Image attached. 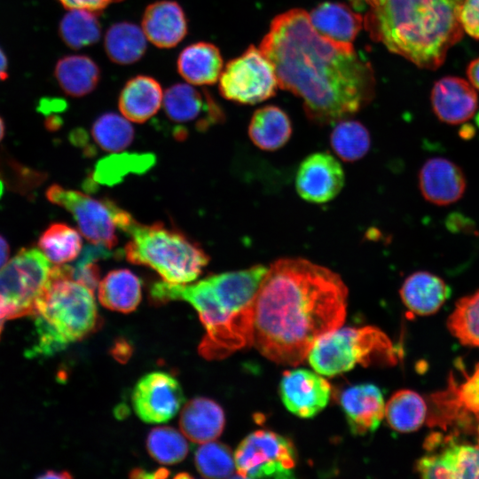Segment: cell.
Here are the masks:
<instances>
[{
  "mask_svg": "<svg viewBox=\"0 0 479 479\" xmlns=\"http://www.w3.org/2000/svg\"><path fill=\"white\" fill-rule=\"evenodd\" d=\"M359 1H365V2H366L367 4H369L372 0H359Z\"/></svg>",
  "mask_w": 479,
  "mask_h": 479,
  "instance_id": "obj_49",
  "label": "cell"
},
{
  "mask_svg": "<svg viewBox=\"0 0 479 479\" xmlns=\"http://www.w3.org/2000/svg\"><path fill=\"white\" fill-rule=\"evenodd\" d=\"M97 14L86 10H69L59 25V34L63 43L73 50H80L98 42L101 25Z\"/></svg>",
  "mask_w": 479,
  "mask_h": 479,
  "instance_id": "obj_31",
  "label": "cell"
},
{
  "mask_svg": "<svg viewBox=\"0 0 479 479\" xmlns=\"http://www.w3.org/2000/svg\"><path fill=\"white\" fill-rule=\"evenodd\" d=\"M67 108V102L59 98H44L41 99L38 110L44 114H50L54 112H60Z\"/></svg>",
  "mask_w": 479,
  "mask_h": 479,
  "instance_id": "obj_42",
  "label": "cell"
},
{
  "mask_svg": "<svg viewBox=\"0 0 479 479\" xmlns=\"http://www.w3.org/2000/svg\"><path fill=\"white\" fill-rule=\"evenodd\" d=\"M341 404L350 431L357 436L375 431L385 416L382 393L371 383L345 389L341 397Z\"/></svg>",
  "mask_w": 479,
  "mask_h": 479,
  "instance_id": "obj_19",
  "label": "cell"
},
{
  "mask_svg": "<svg viewBox=\"0 0 479 479\" xmlns=\"http://www.w3.org/2000/svg\"><path fill=\"white\" fill-rule=\"evenodd\" d=\"M423 397L411 389L395 392L385 404L387 422L396 431L409 433L419 429L427 417Z\"/></svg>",
  "mask_w": 479,
  "mask_h": 479,
  "instance_id": "obj_30",
  "label": "cell"
},
{
  "mask_svg": "<svg viewBox=\"0 0 479 479\" xmlns=\"http://www.w3.org/2000/svg\"><path fill=\"white\" fill-rule=\"evenodd\" d=\"M447 325L462 344L479 348V289L456 302Z\"/></svg>",
  "mask_w": 479,
  "mask_h": 479,
  "instance_id": "obj_35",
  "label": "cell"
},
{
  "mask_svg": "<svg viewBox=\"0 0 479 479\" xmlns=\"http://www.w3.org/2000/svg\"><path fill=\"white\" fill-rule=\"evenodd\" d=\"M451 294L449 286L439 276L420 271L409 275L400 288L406 308L419 316L436 313Z\"/></svg>",
  "mask_w": 479,
  "mask_h": 479,
  "instance_id": "obj_23",
  "label": "cell"
},
{
  "mask_svg": "<svg viewBox=\"0 0 479 479\" xmlns=\"http://www.w3.org/2000/svg\"><path fill=\"white\" fill-rule=\"evenodd\" d=\"M430 99L436 117L447 124H459L469 120L478 107L474 86L455 76L438 80L432 88Z\"/></svg>",
  "mask_w": 479,
  "mask_h": 479,
  "instance_id": "obj_18",
  "label": "cell"
},
{
  "mask_svg": "<svg viewBox=\"0 0 479 479\" xmlns=\"http://www.w3.org/2000/svg\"><path fill=\"white\" fill-rule=\"evenodd\" d=\"M467 75L470 83L479 90V57L469 63Z\"/></svg>",
  "mask_w": 479,
  "mask_h": 479,
  "instance_id": "obj_43",
  "label": "cell"
},
{
  "mask_svg": "<svg viewBox=\"0 0 479 479\" xmlns=\"http://www.w3.org/2000/svg\"><path fill=\"white\" fill-rule=\"evenodd\" d=\"M51 262L36 248H22L0 269V337L11 319L34 316L51 278Z\"/></svg>",
  "mask_w": 479,
  "mask_h": 479,
  "instance_id": "obj_8",
  "label": "cell"
},
{
  "mask_svg": "<svg viewBox=\"0 0 479 479\" xmlns=\"http://www.w3.org/2000/svg\"><path fill=\"white\" fill-rule=\"evenodd\" d=\"M38 247L52 263L60 265L75 260L82 250V238L67 224H51L40 236Z\"/></svg>",
  "mask_w": 479,
  "mask_h": 479,
  "instance_id": "obj_32",
  "label": "cell"
},
{
  "mask_svg": "<svg viewBox=\"0 0 479 479\" xmlns=\"http://www.w3.org/2000/svg\"><path fill=\"white\" fill-rule=\"evenodd\" d=\"M475 133V130L473 129V127L471 126H464L461 130H460V135L462 137L464 138H470L473 137Z\"/></svg>",
  "mask_w": 479,
  "mask_h": 479,
  "instance_id": "obj_47",
  "label": "cell"
},
{
  "mask_svg": "<svg viewBox=\"0 0 479 479\" xmlns=\"http://www.w3.org/2000/svg\"><path fill=\"white\" fill-rule=\"evenodd\" d=\"M104 49L109 59L118 65H130L140 60L147 49V38L142 27L121 21L108 27Z\"/></svg>",
  "mask_w": 479,
  "mask_h": 479,
  "instance_id": "obj_29",
  "label": "cell"
},
{
  "mask_svg": "<svg viewBox=\"0 0 479 479\" xmlns=\"http://www.w3.org/2000/svg\"><path fill=\"white\" fill-rule=\"evenodd\" d=\"M163 90L159 82L152 76L137 75L129 79L118 98V107L129 121L143 123L161 108Z\"/></svg>",
  "mask_w": 479,
  "mask_h": 479,
  "instance_id": "obj_22",
  "label": "cell"
},
{
  "mask_svg": "<svg viewBox=\"0 0 479 479\" xmlns=\"http://www.w3.org/2000/svg\"><path fill=\"white\" fill-rule=\"evenodd\" d=\"M34 316L36 350L43 354L59 351L95 328L98 310L93 291L71 278L69 265L53 266Z\"/></svg>",
  "mask_w": 479,
  "mask_h": 479,
  "instance_id": "obj_5",
  "label": "cell"
},
{
  "mask_svg": "<svg viewBox=\"0 0 479 479\" xmlns=\"http://www.w3.org/2000/svg\"><path fill=\"white\" fill-rule=\"evenodd\" d=\"M462 0H372L365 26L371 37L421 68L441 66L462 37Z\"/></svg>",
  "mask_w": 479,
  "mask_h": 479,
  "instance_id": "obj_4",
  "label": "cell"
},
{
  "mask_svg": "<svg viewBox=\"0 0 479 479\" xmlns=\"http://www.w3.org/2000/svg\"><path fill=\"white\" fill-rule=\"evenodd\" d=\"M259 49L271 63L279 87L300 97L307 116L318 124L347 118L373 98L369 62L320 35L304 10L275 17Z\"/></svg>",
  "mask_w": 479,
  "mask_h": 479,
  "instance_id": "obj_1",
  "label": "cell"
},
{
  "mask_svg": "<svg viewBox=\"0 0 479 479\" xmlns=\"http://www.w3.org/2000/svg\"><path fill=\"white\" fill-rule=\"evenodd\" d=\"M268 268H250L209 276L193 284L157 282L155 302L185 301L198 312L206 334L199 346L206 359H223L253 345L255 300Z\"/></svg>",
  "mask_w": 479,
  "mask_h": 479,
  "instance_id": "obj_3",
  "label": "cell"
},
{
  "mask_svg": "<svg viewBox=\"0 0 479 479\" xmlns=\"http://www.w3.org/2000/svg\"><path fill=\"white\" fill-rule=\"evenodd\" d=\"M71 278L94 292L99 284V270L96 261L80 256L75 266H70Z\"/></svg>",
  "mask_w": 479,
  "mask_h": 479,
  "instance_id": "obj_39",
  "label": "cell"
},
{
  "mask_svg": "<svg viewBox=\"0 0 479 479\" xmlns=\"http://www.w3.org/2000/svg\"><path fill=\"white\" fill-rule=\"evenodd\" d=\"M185 397L179 382L164 372L144 375L132 392L135 412L145 422L161 423L173 418Z\"/></svg>",
  "mask_w": 479,
  "mask_h": 479,
  "instance_id": "obj_12",
  "label": "cell"
},
{
  "mask_svg": "<svg viewBox=\"0 0 479 479\" xmlns=\"http://www.w3.org/2000/svg\"><path fill=\"white\" fill-rule=\"evenodd\" d=\"M10 247L6 240L0 235V269L10 260Z\"/></svg>",
  "mask_w": 479,
  "mask_h": 479,
  "instance_id": "obj_44",
  "label": "cell"
},
{
  "mask_svg": "<svg viewBox=\"0 0 479 479\" xmlns=\"http://www.w3.org/2000/svg\"><path fill=\"white\" fill-rule=\"evenodd\" d=\"M224 422V412L217 403L206 397H195L182 410L179 425L190 441L204 444L221 435Z\"/></svg>",
  "mask_w": 479,
  "mask_h": 479,
  "instance_id": "obj_25",
  "label": "cell"
},
{
  "mask_svg": "<svg viewBox=\"0 0 479 479\" xmlns=\"http://www.w3.org/2000/svg\"><path fill=\"white\" fill-rule=\"evenodd\" d=\"M418 183L423 198L437 206L458 201L467 188L466 177L460 167L443 157L430 158L423 163Z\"/></svg>",
  "mask_w": 479,
  "mask_h": 479,
  "instance_id": "obj_16",
  "label": "cell"
},
{
  "mask_svg": "<svg viewBox=\"0 0 479 479\" xmlns=\"http://www.w3.org/2000/svg\"><path fill=\"white\" fill-rule=\"evenodd\" d=\"M237 475L243 478L294 477L296 452L286 437L270 431L247 435L234 452Z\"/></svg>",
  "mask_w": 479,
  "mask_h": 479,
  "instance_id": "obj_9",
  "label": "cell"
},
{
  "mask_svg": "<svg viewBox=\"0 0 479 479\" xmlns=\"http://www.w3.org/2000/svg\"><path fill=\"white\" fill-rule=\"evenodd\" d=\"M1 187H2V186H1V184H0V193H1V190H2Z\"/></svg>",
  "mask_w": 479,
  "mask_h": 479,
  "instance_id": "obj_50",
  "label": "cell"
},
{
  "mask_svg": "<svg viewBox=\"0 0 479 479\" xmlns=\"http://www.w3.org/2000/svg\"><path fill=\"white\" fill-rule=\"evenodd\" d=\"M459 19L462 29L475 39H479V0H462Z\"/></svg>",
  "mask_w": 479,
  "mask_h": 479,
  "instance_id": "obj_40",
  "label": "cell"
},
{
  "mask_svg": "<svg viewBox=\"0 0 479 479\" xmlns=\"http://www.w3.org/2000/svg\"><path fill=\"white\" fill-rule=\"evenodd\" d=\"M162 106L170 121L178 124L195 122L199 131L208 130L224 117L209 93L204 90L202 94L188 82L169 87L163 94Z\"/></svg>",
  "mask_w": 479,
  "mask_h": 479,
  "instance_id": "obj_14",
  "label": "cell"
},
{
  "mask_svg": "<svg viewBox=\"0 0 479 479\" xmlns=\"http://www.w3.org/2000/svg\"><path fill=\"white\" fill-rule=\"evenodd\" d=\"M146 448L149 454L158 462L171 465L183 460L189 447L184 436L169 427L153 428L147 436Z\"/></svg>",
  "mask_w": 479,
  "mask_h": 479,
  "instance_id": "obj_38",
  "label": "cell"
},
{
  "mask_svg": "<svg viewBox=\"0 0 479 479\" xmlns=\"http://www.w3.org/2000/svg\"><path fill=\"white\" fill-rule=\"evenodd\" d=\"M218 82L224 98L244 105L271 98L279 87L271 63L253 45L225 65Z\"/></svg>",
  "mask_w": 479,
  "mask_h": 479,
  "instance_id": "obj_10",
  "label": "cell"
},
{
  "mask_svg": "<svg viewBox=\"0 0 479 479\" xmlns=\"http://www.w3.org/2000/svg\"><path fill=\"white\" fill-rule=\"evenodd\" d=\"M335 153L345 161H355L368 152L371 138L367 129L359 122L349 119L339 121L330 136Z\"/></svg>",
  "mask_w": 479,
  "mask_h": 479,
  "instance_id": "obj_33",
  "label": "cell"
},
{
  "mask_svg": "<svg viewBox=\"0 0 479 479\" xmlns=\"http://www.w3.org/2000/svg\"><path fill=\"white\" fill-rule=\"evenodd\" d=\"M120 229L130 237L124 247L126 259L152 268L165 281L192 282L208 263L209 256L198 244L161 223L142 224L130 215Z\"/></svg>",
  "mask_w": 479,
  "mask_h": 479,
  "instance_id": "obj_6",
  "label": "cell"
},
{
  "mask_svg": "<svg viewBox=\"0 0 479 479\" xmlns=\"http://www.w3.org/2000/svg\"><path fill=\"white\" fill-rule=\"evenodd\" d=\"M141 289V280L131 271L114 270L99 282L98 299L109 310L128 313L139 304Z\"/></svg>",
  "mask_w": 479,
  "mask_h": 479,
  "instance_id": "obj_28",
  "label": "cell"
},
{
  "mask_svg": "<svg viewBox=\"0 0 479 479\" xmlns=\"http://www.w3.org/2000/svg\"><path fill=\"white\" fill-rule=\"evenodd\" d=\"M320 374L334 376L376 361L393 362L390 340L374 326L344 327L329 332L316 341L307 357Z\"/></svg>",
  "mask_w": 479,
  "mask_h": 479,
  "instance_id": "obj_7",
  "label": "cell"
},
{
  "mask_svg": "<svg viewBox=\"0 0 479 479\" xmlns=\"http://www.w3.org/2000/svg\"><path fill=\"white\" fill-rule=\"evenodd\" d=\"M415 468L423 478L479 479V445L452 444L440 453L421 457Z\"/></svg>",
  "mask_w": 479,
  "mask_h": 479,
  "instance_id": "obj_20",
  "label": "cell"
},
{
  "mask_svg": "<svg viewBox=\"0 0 479 479\" xmlns=\"http://www.w3.org/2000/svg\"><path fill=\"white\" fill-rule=\"evenodd\" d=\"M279 390L286 408L294 415L306 419L322 411L331 396V386L326 379L302 368L285 372Z\"/></svg>",
  "mask_w": 479,
  "mask_h": 479,
  "instance_id": "obj_15",
  "label": "cell"
},
{
  "mask_svg": "<svg viewBox=\"0 0 479 479\" xmlns=\"http://www.w3.org/2000/svg\"><path fill=\"white\" fill-rule=\"evenodd\" d=\"M344 185V172L332 154L319 152L307 156L300 164L295 188L302 199L312 203L332 200Z\"/></svg>",
  "mask_w": 479,
  "mask_h": 479,
  "instance_id": "obj_13",
  "label": "cell"
},
{
  "mask_svg": "<svg viewBox=\"0 0 479 479\" xmlns=\"http://www.w3.org/2000/svg\"><path fill=\"white\" fill-rule=\"evenodd\" d=\"M8 77V59L4 51L0 47V82Z\"/></svg>",
  "mask_w": 479,
  "mask_h": 479,
  "instance_id": "obj_45",
  "label": "cell"
},
{
  "mask_svg": "<svg viewBox=\"0 0 479 479\" xmlns=\"http://www.w3.org/2000/svg\"><path fill=\"white\" fill-rule=\"evenodd\" d=\"M177 69L180 76L192 85L216 83L224 69L219 49L208 42L189 44L179 53Z\"/></svg>",
  "mask_w": 479,
  "mask_h": 479,
  "instance_id": "obj_24",
  "label": "cell"
},
{
  "mask_svg": "<svg viewBox=\"0 0 479 479\" xmlns=\"http://www.w3.org/2000/svg\"><path fill=\"white\" fill-rule=\"evenodd\" d=\"M91 135L96 144L106 152H119L133 140L134 130L129 120L115 113H105L98 117Z\"/></svg>",
  "mask_w": 479,
  "mask_h": 479,
  "instance_id": "obj_36",
  "label": "cell"
},
{
  "mask_svg": "<svg viewBox=\"0 0 479 479\" xmlns=\"http://www.w3.org/2000/svg\"><path fill=\"white\" fill-rule=\"evenodd\" d=\"M4 121L2 120V118L0 117V141L3 139L4 137Z\"/></svg>",
  "mask_w": 479,
  "mask_h": 479,
  "instance_id": "obj_48",
  "label": "cell"
},
{
  "mask_svg": "<svg viewBox=\"0 0 479 479\" xmlns=\"http://www.w3.org/2000/svg\"><path fill=\"white\" fill-rule=\"evenodd\" d=\"M310 23L323 37L348 51H355L353 42L363 19L349 6L333 2L317 5L309 14Z\"/></svg>",
  "mask_w": 479,
  "mask_h": 479,
  "instance_id": "obj_21",
  "label": "cell"
},
{
  "mask_svg": "<svg viewBox=\"0 0 479 479\" xmlns=\"http://www.w3.org/2000/svg\"><path fill=\"white\" fill-rule=\"evenodd\" d=\"M195 464L199 473L208 478H225L236 472L234 454L221 443L207 442L195 452Z\"/></svg>",
  "mask_w": 479,
  "mask_h": 479,
  "instance_id": "obj_37",
  "label": "cell"
},
{
  "mask_svg": "<svg viewBox=\"0 0 479 479\" xmlns=\"http://www.w3.org/2000/svg\"><path fill=\"white\" fill-rule=\"evenodd\" d=\"M152 154H114L99 161L93 172V180L101 185H113L130 173H143L154 162Z\"/></svg>",
  "mask_w": 479,
  "mask_h": 479,
  "instance_id": "obj_34",
  "label": "cell"
},
{
  "mask_svg": "<svg viewBox=\"0 0 479 479\" xmlns=\"http://www.w3.org/2000/svg\"><path fill=\"white\" fill-rule=\"evenodd\" d=\"M40 478H70L71 475L66 471H47L39 476Z\"/></svg>",
  "mask_w": 479,
  "mask_h": 479,
  "instance_id": "obj_46",
  "label": "cell"
},
{
  "mask_svg": "<svg viewBox=\"0 0 479 479\" xmlns=\"http://www.w3.org/2000/svg\"><path fill=\"white\" fill-rule=\"evenodd\" d=\"M54 76L67 95L81 98L97 88L101 73L91 58L77 54L60 58L55 65Z\"/></svg>",
  "mask_w": 479,
  "mask_h": 479,
  "instance_id": "obj_26",
  "label": "cell"
},
{
  "mask_svg": "<svg viewBox=\"0 0 479 479\" xmlns=\"http://www.w3.org/2000/svg\"><path fill=\"white\" fill-rule=\"evenodd\" d=\"M47 199L73 216L81 233L91 243L108 248L117 243L115 212L118 205L111 200H97L59 185L46 191Z\"/></svg>",
  "mask_w": 479,
  "mask_h": 479,
  "instance_id": "obj_11",
  "label": "cell"
},
{
  "mask_svg": "<svg viewBox=\"0 0 479 479\" xmlns=\"http://www.w3.org/2000/svg\"><path fill=\"white\" fill-rule=\"evenodd\" d=\"M347 299L342 278L328 268L277 260L255 296L253 345L276 364L298 365L318 339L342 326Z\"/></svg>",
  "mask_w": 479,
  "mask_h": 479,
  "instance_id": "obj_2",
  "label": "cell"
},
{
  "mask_svg": "<svg viewBox=\"0 0 479 479\" xmlns=\"http://www.w3.org/2000/svg\"><path fill=\"white\" fill-rule=\"evenodd\" d=\"M292 123L288 115L276 106H265L252 115L248 135L255 145L264 151H275L289 140Z\"/></svg>",
  "mask_w": 479,
  "mask_h": 479,
  "instance_id": "obj_27",
  "label": "cell"
},
{
  "mask_svg": "<svg viewBox=\"0 0 479 479\" xmlns=\"http://www.w3.org/2000/svg\"><path fill=\"white\" fill-rule=\"evenodd\" d=\"M141 27L147 40L161 49L176 47L188 33L185 11L172 0L148 4L142 15Z\"/></svg>",
  "mask_w": 479,
  "mask_h": 479,
  "instance_id": "obj_17",
  "label": "cell"
},
{
  "mask_svg": "<svg viewBox=\"0 0 479 479\" xmlns=\"http://www.w3.org/2000/svg\"><path fill=\"white\" fill-rule=\"evenodd\" d=\"M66 9H80L99 13L111 4L123 0H58Z\"/></svg>",
  "mask_w": 479,
  "mask_h": 479,
  "instance_id": "obj_41",
  "label": "cell"
}]
</instances>
